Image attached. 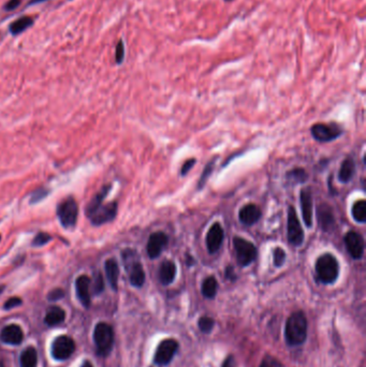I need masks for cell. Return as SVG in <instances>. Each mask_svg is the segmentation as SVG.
I'll return each instance as SVG.
<instances>
[{"mask_svg": "<svg viewBox=\"0 0 366 367\" xmlns=\"http://www.w3.org/2000/svg\"><path fill=\"white\" fill-rule=\"evenodd\" d=\"M307 337V320L302 311H295L286 323V339L290 346L303 344Z\"/></svg>", "mask_w": 366, "mask_h": 367, "instance_id": "1", "label": "cell"}, {"mask_svg": "<svg viewBox=\"0 0 366 367\" xmlns=\"http://www.w3.org/2000/svg\"><path fill=\"white\" fill-rule=\"evenodd\" d=\"M316 274L321 283L325 285L334 284L340 276V263L332 253H324L316 261Z\"/></svg>", "mask_w": 366, "mask_h": 367, "instance_id": "2", "label": "cell"}, {"mask_svg": "<svg viewBox=\"0 0 366 367\" xmlns=\"http://www.w3.org/2000/svg\"><path fill=\"white\" fill-rule=\"evenodd\" d=\"M122 258L123 261L127 272L129 274V280L133 287L140 288L145 283V272L143 265L140 262L138 252L134 249H123L122 252Z\"/></svg>", "mask_w": 366, "mask_h": 367, "instance_id": "3", "label": "cell"}, {"mask_svg": "<svg viewBox=\"0 0 366 367\" xmlns=\"http://www.w3.org/2000/svg\"><path fill=\"white\" fill-rule=\"evenodd\" d=\"M57 217L64 229H73L78 223L79 205L74 198L63 199L57 206Z\"/></svg>", "mask_w": 366, "mask_h": 367, "instance_id": "4", "label": "cell"}, {"mask_svg": "<svg viewBox=\"0 0 366 367\" xmlns=\"http://www.w3.org/2000/svg\"><path fill=\"white\" fill-rule=\"evenodd\" d=\"M94 339L97 353L100 357H105L109 354L114 345V332L111 326L104 322L98 323L94 331Z\"/></svg>", "mask_w": 366, "mask_h": 367, "instance_id": "5", "label": "cell"}, {"mask_svg": "<svg viewBox=\"0 0 366 367\" xmlns=\"http://www.w3.org/2000/svg\"><path fill=\"white\" fill-rule=\"evenodd\" d=\"M233 247L236 260L241 266H248L256 260L258 251L254 243L247 241L243 237L235 236L233 239Z\"/></svg>", "mask_w": 366, "mask_h": 367, "instance_id": "6", "label": "cell"}, {"mask_svg": "<svg viewBox=\"0 0 366 367\" xmlns=\"http://www.w3.org/2000/svg\"><path fill=\"white\" fill-rule=\"evenodd\" d=\"M311 136L316 141L321 143L332 142L343 134V128L336 122H317L310 128Z\"/></svg>", "mask_w": 366, "mask_h": 367, "instance_id": "7", "label": "cell"}, {"mask_svg": "<svg viewBox=\"0 0 366 367\" xmlns=\"http://www.w3.org/2000/svg\"><path fill=\"white\" fill-rule=\"evenodd\" d=\"M287 237L290 244L294 247L302 246L305 235L304 230L301 225L300 220L298 218L297 210L294 206L290 205L288 208V221H287Z\"/></svg>", "mask_w": 366, "mask_h": 367, "instance_id": "8", "label": "cell"}, {"mask_svg": "<svg viewBox=\"0 0 366 367\" xmlns=\"http://www.w3.org/2000/svg\"><path fill=\"white\" fill-rule=\"evenodd\" d=\"M118 204L117 202H110L107 204L102 203L99 205L93 213L89 214L87 217L90 220L91 224L96 226H100L107 223H111L115 219L117 215Z\"/></svg>", "mask_w": 366, "mask_h": 367, "instance_id": "9", "label": "cell"}, {"mask_svg": "<svg viewBox=\"0 0 366 367\" xmlns=\"http://www.w3.org/2000/svg\"><path fill=\"white\" fill-rule=\"evenodd\" d=\"M75 350L74 341L69 336H59L52 345V355L57 361H64L73 354Z\"/></svg>", "mask_w": 366, "mask_h": 367, "instance_id": "10", "label": "cell"}, {"mask_svg": "<svg viewBox=\"0 0 366 367\" xmlns=\"http://www.w3.org/2000/svg\"><path fill=\"white\" fill-rule=\"evenodd\" d=\"M345 245L347 251L354 260H360L364 255V239L356 231H349L345 235Z\"/></svg>", "mask_w": 366, "mask_h": 367, "instance_id": "11", "label": "cell"}, {"mask_svg": "<svg viewBox=\"0 0 366 367\" xmlns=\"http://www.w3.org/2000/svg\"><path fill=\"white\" fill-rule=\"evenodd\" d=\"M179 348V343L175 339H164L159 344L155 353V363L158 365H165L170 363L172 358Z\"/></svg>", "mask_w": 366, "mask_h": 367, "instance_id": "12", "label": "cell"}, {"mask_svg": "<svg viewBox=\"0 0 366 367\" xmlns=\"http://www.w3.org/2000/svg\"><path fill=\"white\" fill-rule=\"evenodd\" d=\"M169 237L164 232L157 231L149 235L146 250L150 259H157L168 245Z\"/></svg>", "mask_w": 366, "mask_h": 367, "instance_id": "13", "label": "cell"}, {"mask_svg": "<svg viewBox=\"0 0 366 367\" xmlns=\"http://www.w3.org/2000/svg\"><path fill=\"white\" fill-rule=\"evenodd\" d=\"M300 204H301V212H302V217L304 223L307 228L313 226V217H314V202H313V194L309 187L303 188L300 192Z\"/></svg>", "mask_w": 366, "mask_h": 367, "instance_id": "14", "label": "cell"}, {"mask_svg": "<svg viewBox=\"0 0 366 367\" xmlns=\"http://www.w3.org/2000/svg\"><path fill=\"white\" fill-rule=\"evenodd\" d=\"M224 240V231L223 225L219 223H215L209 228L206 234V248L209 253H216L222 247Z\"/></svg>", "mask_w": 366, "mask_h": 367, "instance_id": "15", "label": "cell"}, {"mask_svg": "<svg viewBox=\"0 0 366 367\" xmlns=\"http://www.w3.org/2000/svg\"><path fill=\"white\" fill-rule=\"evenodd\" d=\"M262 216V212L259 206L256 204H246L240 209L239 212V220L242 224L246 226H250L252 224H257L260 220Z\"/></svg>", "mask_w": 366, "mask_h": 367, "instance_id": "16", "label": "cell"}, {"mask_svg": "<svg viewBox=\"0 0 366 367\" xmlns=\"http://www.w3.org/2000/svg\"><path fill=\"white\" fill-rule=\"evenodd\" d=\"M75 289L81 303L86 308L90 306V278L87 275H81L75 280Z\"/></svg>", "mask_w": 366, "mask_h": 367, "instance_id": "17", "label": "cell"}, {"mask_svg": "<svg viewBox=\"0 0 366 367\" xmlns=\"http://www.w3.org/2000/svg\"><path fill=\"white\" fill-rule=\"evenodd\" d=\"M24 339V333L18 325L4 326L0 332V341L9 345H20Z\"/></svg>", "mask_w": 366, "mask_h": 367, "instance_id": "18", "label": "cell"}, {"mask_svg": "<svg viewBox=\"0 0 366 367\" xmlns=\"http://www.w3.org/2000/svg\"><path fill=\"white\" fill-rule=\"evenodd\" d=\"M317 217H318V223L324 231H330L335 224V218L333 215V210L331 206L324 203L320 204L317 207Z\"/></svg>", "mask_w": 366, "mask_h": 367, "instance_id": "19", "label": "cell"}, {"mask_svg": "<svg viewBox=\"0 0 366 367\" xmlns=\"http://www.w3.org/2000/svg\"><path fill=\"white\" fill-rule=\"evenodd\" d=\"M176 276V265L172 260H164L159 267V280L163 285L174 282Z\"/></svg>", "mask_w": 366, "mask_h": 367, "instance_id": "20", "label": "cell"}, {"mask_svg": "<svg viewBox=\"0 0 366 367\" xmlns=\"http://www.w3.org/2000/svg\"><path fill=\"white\" fill-rule=\"evenodd\" d=\"M104 269L106 278L109 280L113 290L118 288V277H120V266L115 259H107L104 263Z\"/></svg>", "mask_w": 366, "mask_h": 367, "instance_id": "21", "label": "cell"}, {"mask_svg": "<svg viewBox=\"0 0 366 367\" xmlns=\"http://www.w3.org/2000/svg\"><path fill=\"white\" fill-rule=\"evenodd\" d=\"M356 173V163L351 158H346L341 164L340 172H338V180L343 184H347L352 180Z\"/></svg>", "mask_w": 366, "mask_h": 367, "instance_id": "22", "label": "cell"}, {"mask_svg": "<svg viewBox=\"0 0 366 367\" xmlns=\"http://www.w3.org/2000/svg\"><path fill=\"white\" fill-rule=\"evenodd\" d=\"M66 319V312L59 306H53L47 310L44 322L48 326H55L61 325Z\"/></svg>", "mask_w": 366, "mask_h": 367, "instance_id": "23", "label": "cell"}, {"mask_svg": "<svg viewBox=\"0 0 366 367\" xmlns=\"http://www.w3.org/2000/svg\"><path fill=\"white\" fill-rule=\"evenodd\" d=\"M32 24H34V19H32L31 16H21V18L14 20L13 23L10 25L9 30L13 36H16L21 34V32L25 31L26 29H28L29 27L32 26Z\"/></svg>", "mask_w": 366, "mask_h": 367, "instance_id": "24", "label": "cell"}, {"mask_svg": "<svg viewBox=\"0 0 366 367\" xmlns=\"http://www.w3.org/2000/svg\"><path fill=\"white\" fill-rule=\"evenodd\" d=\"M38 353L34 347H27L20 354V367H37Z\"/></svg>", "mask_w": 366, "mask_h": 367, "instance_id": "25", "label": "cell"}, {"mask_svg": "<svg viewBox=\"0 0 366 367\" xmlns=\"http://www.w3.org/2000/svg\"><path fill=\"white\" fill-rule=\"evenodd\" d=\"M218 283L214 276H208L202 283V294L206 299H213L217 293Z\"/></svg>", "mask_w": 366, "mask_h": 367, "instance_id": "26", "label": "cell"}, {"mask_svg": "<svg viewBox=\"0 0 366 367\" xmlns=\"http://www.w3.org/2000/svg\"><path fill=\"white\" fill-rule=\"evenodd\" d=\"M351 215L353 219L360 224H364L366 221V201L365 200H359L354 202L351 208Z\"/></svg>", "mask_w": 366, "mask_h": 367, "instance_id": "27", "label": "cell"}, {"mask_svg": "<svg viewBox=\"0 0 366 367\" xmlns=\"http://www.w3.org/2000/svg\"><path fill=\"white\" fill-rule=\"evenodd\" d=\"M286 179L287 181L292 184V185H295V184H303L306 181H307L308 176L306 171L302 168H294L292 170H290L287 172L286 174Z\"/></svg>", "mask_w": 366, "mask_h": 367, "instance_id": "28", "label": "cell"}, {"mask_svg": "<svg viewBox=\"0 0 366 367\" xmlns=\"http://www.w3.org/2000/svg\"><path fill=\"white\" fill-rule=\"evenodd\" d=\"M216 159L217 158H214L213 160L209 161V163L205 165V168H204L200 180H199V182H198V190H200V189H202L204 187L206 181L209 179V176L212 175L213 171L215 169V163H216Z\"/></svg>", "mask_w": 366, "mask_h": 367, "instance_id": "29", "label": "cell"}, {"mask_svg": "<svg viewBox=\"0 0 366 367\" xmlns=\"http://www.w3.org/2000/svg\"><path fill=\"white\" fill-rule=\"evenodd\" d=\"M286 251H285L282 247H276L273 250V262L274 265L276 267H281L284 265L285 261H286Z\"/></svg>", "mask_w": 366, "mask_h": 367, "instance_id": "30", "label": "cell"}, {"mask_svg": "<svg viewBox=\"0 0 366 367\" xmlns=\"http://www.w3.org/2000/svg\"><path fill=\"white\" fill-rule=\"evenodd\" d=\"M53 237L48 234V233H45V232H39L36 236L35 239L32 240L31 242V246L32 247H41V246H44L46 245L48 242L52 241Z\"/></svg>", "mask_w": 366, "mask_h": 367, "instance_id": "31", "label": "cell"}, {"mask_svg": "<svg viewBox=\"0 0 366 367\" xmlns=\"http://www.w3.org/2000/svg\"><path fill=\"white\" fill-rule=\"evenodd\" d=\"M50 193L48 192L47 189L45 188H40V189H37V190L35 192H32L31 194V198H30V203L34 204V203H38L40 202L41 200H43L44 198H46L47 194Z\"/></svg>", "mask_w": 366, "mask_h": 367, "instance_id": "32", "label": "cell"}, {"mask_svg": "<svg viewBox=\"0 0 366 367\" xmlns=\"http://www.w3.org/2000/svg\"><path fill=\"white\" fill-rule=\"evenodd\" d=\"M213 326H214V320L209 317H202L200 321H199V327H200V330L202 332L208 333L213 328Z\"/></svg>", "mask_w": 366, "mask_h": 367, "instance_id": "33", "label": "cell"}, {"mask_svg": "<svg viewBox=\"0 0 366 367\" xmlns=\"http://www.w3.org/2000/svg\"><path fill=\"white\" fill-rule=\"evenodd\" d=\"M123 58H125V45H123V42L121 40L116 45V51H115L116 63L118 64L122 63Z\"/></svg>", "mask_w": 366, "mask_h": 367, "instance_id": "34", "label": "cell"}, {"mask_svg": "<svg viewBox=\"0 0 366 367\" xmlns=\"http://www.w3.org/2000/svg\"><path fill=\"white\" fill-rule=\"evenodd\" d=\"M197 163V160L196 158H190V159H187L184 164H183L182 169H181V175L182 176H186L188 174V172H189L193 166H195V164Z\"/></svg>", "mask_w": 366, "mask_h": 367, "instance_id": "35", "label": "cell"}, {"mask_svg": "<svg viewBox=\"0 0 366 367\" xmlns=\"http://www.w3.org/2000/svg\"><path fill=\"white\" fill-rule=\"evenodd\" d=\"M260 367H283L281 362L273 357H265L262 360Z\"/></svg>", "mask_w": 366, "mask_h": 367, "instance_id": "36", "label": "cell"}, {"mask_svg": "<svg viewBox=\"0 0 366 367\" xmlns=\"http://www.w3.org/2000/svg\"><path fill=\"white\" fill-rule=\"evenodd\" d=\"M104 290V279L103 276L99 273L97 275L96 280H95V285H94V291L96 294H100L102 291Z\"/></svg>", "mask_w": 366, "mask_h": 367, "instance_id": "37", "label": "cell"}, {"mask_svg": "<svg viewBox=\"0 0 366 367\" xmlns=\"http://www.w3.org/2000/svg\"><path fill=\"white\" fill-rule=\"evenodd\" d=\"M63 295H64L63 290H61V289H54V290L51 291L50 293H48L47 298H48V300H50V301H58V300H61V298H63Z\"/></svg>", "mask_w": 366, "mask_h": 367, "instance_id": "38", "label": "cell"}, {"mask_svg": "<svg viewBox=\"0 0 366 367\" xmlns=\"http://www.w3.org/2000/svg\"><path fill=\"white\" fill-rule=\"evenodd\" d=\"M20 304H21V300L20 298H16V296H14V298H11L5 302L3 307H4V309H12L14 308V307L19 306Z\"/></svg>", "mask_w": 366, "mask_h": 367, "instance_id": "39", "label": "cell"}, {"mask_svg": "<svg viewBox=\"0 0 366 367\" xmlns=\"http://www.w3.org/2000/svg\"><path fill=\"white\" fill-rule=\"evenodd\" d=\"M21 0H9V1L4 4L5 11H13L20 4Z\"/></svg>", "mask_w": 366, "mask_h": 367, "instance_id": "40", "label": "cell"}, {"mask_svg": "<svg viewBox=\"0 0 366 367\" xmlns=\"http://www.w3.org/2000/svg\"><path fill=\"white\" fill-rule=\"evenodd\" d=\"M223 367H236L233 357H228L227 359H225V361L223 364Z\"/></svg>", "mask_w": 366, "mask_h": 367, "instance_id": "41", "label": "cell"}, {"mask_svg": "<svg viewBox=\"0 0 366 367\" xmlns=\"http://www.w3.org/2000/svg\"><path fill=\"white\" fill-rule=\"evenodd\" d=\"M81 367H94V366H93V364H91L89 362V361H85V362L83 363V365L81 366Z\"/></svg>", "mask_w": 366, "mask_h": 367, "instance_id": "42", "label": "cell"}, {"mask_svg": "<svg viewBox=\"0 0 366 367\" xmlns=\"http://www.w3.org/2000/svg\"><path fill=\"white\" fill-rule=\"evenodd\" d=\"M43 1H46V0H31V1H30V4L40 3V2H43Z\"/></svg>", "mask_w": 366, "mask_h": 367, "instance_id": "43", "label": "cell"}, {"mask_svg": "<svg viewBox=\"0 0 366 367\" xmlns=\"http://www.w3.org/2000/svg\"><path fill=\"white\" fill-rule=\"evenodd\" d=\"M3 290H4V285H0V294L2 293Z\"/></svg>", "mask_w": 366, "mask_h": 367, "instance_id": "44", "label": "cell"}, {"mask_svg": "<svg viewBox=\"0 0 366 367\" xmlns=\"http://www.w3.org/2000/svg\"><path fill=\"white\" fill-rule=\"evenodd\" d=\"M224 1H227V2H229V1H233V0H224Z\"/></svg>", "mask_w": 366, "mask_h": 367, "instance_id": "45", "label": "cell"}, {"mask_svg": "<svg viewBox=\"0 0 366 367\" xmlns=\"http://www.w3.org/2000/svg\"><path fill=\"white\" fill-rule=\"evenodd\" d=\"M0 241H1V234H0Z\"/></svg>", "mask_w": 366, "mask_h": 367, "instance_id": "46", "label": "cell"}]
</instances>
